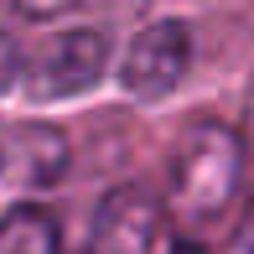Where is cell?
<instances>
[{
  "mask_svg": "<svg viewBox=\"0 0 254 254\" xmlns=\"http://www.w3.org/2000/svg\"><path fill=\"white\" fill-rule=\"evenodd\" d=\"M104 73H109V37L94 26H73L47 37L21 63V88L31 104H57V99H78L88 88H99Z\"/></svg>",
  "mask_w": 254,
  "mask_h": 254,
  "instance_id": "obj_2",
  "label": "cell"
},
{
  "mask_svg": "<svg viewBox=\"0 0 254 254\" xmlns=\"http://www.w3.org/2000/svg\"><path fill=\"white\" fill-rule=\"evenodd\" d=\"M10 5H16L21 16H31V21H52V16H67V10H78L83 0H10Z\"/></svg>",
  "mask_w": 254,
  "mask_h": 254,
  "instance_id": "obj_7",
  "label": "cell"
},
{
  "mask_svg": "<svg viewBox=\"0 0 254 254\" xmlns=\"http://www.w3.org/2000/svg\"><path fill=\"white\" fill-rule=\"evenodd\" d=\"M63 249V228L47 207L16 202L0 218V254H57Z\"/></svg>",
  "mask_w": 254,
  "mask_h": 254,
  "instance_id": "obj_5",
  "label": "cell"
},
{
  "mask_svg": "<svg viewBox=\"0 0 254 254\" xmlns=\"http://www.w3.org/2000/svg\"><path fill=\"white\" fill-rule=\"evenodd\" d=\"M166 234L177 228L156 192L114 187L94 218V254H166Z\"/></svg>",
  "mask_w": 254,
  "mask_h": 254,
  "instance_id": "obj_4",
  "label": "cell"
},
{
  "mask_svg": "<svg viewBox=\"0 0 254 254\" xmlns=\"http://www.w3.org/2000/svg\"><path fill=\"white\" fill-rule=\"evenodd\" d=\"M0 171H5V140H0Z\"/></svg>",
  "mask_w": 254,
  "mask_h": 254,
  "instance_id": "obj_9",
  "label": "cell"
},
{
  "mask_svg": "<svg viewBox=\"0 0 254 254\" xmlns=\"http://www.w3.org/2000/svg\"><path fill=\"white\" fill-rule=\"evenodd\" d=\"M244 130L234 125L202 120L171 151V171H166V218L182 239H202L234 213L239 192H244Z\"/></svg>",
  "mask_w": 254,
  "mask_h": 254,
  "instance_id": "obj_1",
  "label": "cell"
},
{
  "mask_svg": "<svg viewBox=\"0 0 254 254\" xmlns=\"http://www.w3.org/2000/svg\"><path fill=\"white\" fill-rule=\"evenodd\" d=\"M244 145L254 151V78H249V94H244Z\"/></svg>",
  "mask_w": 254,
  "mask_h": 254,
  "instance_id": "obj_8",
  "label": "cell"
},
{
  "mask_svg": "<svg viewBox=\"0 0 254 254\" xmlns=\"http://www.w3.org/2000/svg\"><path fill=\"white\" fill-rule=\"evenodd\" d=\"M21 47H16V37L10 31H0V94H10V88L21 83Z\"/></svg>",
  "mask_w": 254,
  "mask_h": 254,
  "instance_id": "obj_6",
  "label": "cell"
},
{
  "mask_svg": "<svg viewBox=\"0 0 254 254\" xmlns=\"http://www.w3.org/2000/svg\"><path fill=\"white\" fill-rule=\"evenodd\" d=\"M187 67H192V26L166 16L130 37V47L120 57V88L140 104H156L187 78Z\"/></svg>",
  "mask_w": 254,
  "mask_h": 254,
  "instance_id": "obj_3",
  "label": "cell"
}]
</instances>
